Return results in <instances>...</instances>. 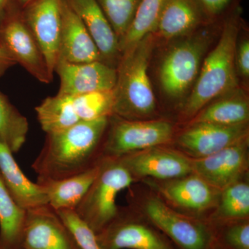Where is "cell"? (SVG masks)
<instances>
[{"instance_id":"28","label":"cell","mask_w":249,"mask_h":249,"mask_svg":"<svg viewBox=\"0 0 249 249\" xmlns=\"http://www.w3.org/2000/svg\"><path fill=\"white\" fill-rule=\"evenodd\" d=\"M70 96L80 122L109 117L114 114V89Z\"/></svg>"},{"instance_id":"13","label":"cell","mask_w":249,"mask_h":249,"mask_svg":"<svg viewBox=\"0 0 249 249\" xmlns=\"http://www.w3.org/2000/svg\"><path fill=\"white\" fill-rule=\"evenodd\" d=\"M62 0H32L22 17L43 53L53 76L58 62L62 23Z\"/></svg>"},{"instance_id":"14","label":"cell","mask_w":249,"mask_h":249,"mask_svg":"<svg viewBox=\"0 0 249 249\" xmlns=\"http://www.w3.org/2000/svg\"><path fill=\"white\" fill-rule=\"evenodd\" d=\"M22 249H80L74 236L49 204L27 210Z\"/></svg>"},{"instance_id":"36","label":"cell","mask_w":249,"mask_h":249,"mask_svg":"<svg viewBox=\"0 0 249 249\" xmlns=\"http://www.w3.org/2000/svg\"><path fill=\"white\" fill-rule=\"evenodd\" d=\"M17 1L19 6L24 8L26 7V6H27V5L32 1V0H17Z\"/></svg>"},{"instance_id":"10","label":"cell","mask_w":249,"mask_h":249,"mask_svg":"<svg viewBox=\"0 0 249 249\" xmlns=\"http://www.w3.org/2000/svg\"><path fill=\"white\" fill-rule=\"evenodd\" d=\"M248 124H190L176 139L178 150L192 160L204 158L249 139Z\"/></svg>"},{"instance_id":"16","label":"cell","mask_w":249,"mask_h":249,"mask_svg":"<svg viewBox=\"0 0 249 249\" xmlns=\"http://www.w3.org/2000/svg\"><path fill=\"white\" fill-rule=\"evenodd\" d=\"M54 71L60 77L58 94L65 96L111 90L117 80L116 68L103 61L71 63L58 60Z\"/></svg>"},{"instance_id":"9","label":"cell","mask_w":249,"mask_h":249,"mask_svg":"<svg viewBox=\"0 0 249 249\" xmlns=\"http://www.w3.org/2000/svg\"><path fill=\"white\" fill-rule=\"evenodd\" d=\"M142 181L175 209L204 219L207 211L215 208L221 193L195 173L173 179L145 178Z\"/></svg>"},{"instance_id":"21","label":"cell","mask_w":249,"mask_h":249,"mask_svg":"<svg viewBox=\"0 0 249 249\" xmlns=\"http://www.w3.org/2000/svg\"><path fill=\"white\" fill-rule=\"evenodd\" d=\"M101 160L89 170L70 178L62 179L37 178V183L45 192L49 206L55 211H75L97 177Z\"/></svg>"},{"instance_id":"34","label":"cell","mask_w":249,"mask_h":249,"mask_svg":"<svg viewBox=\"0 0 249 249\" xmlns=\"http://www.w3.org/2000/svg\"><path fill=\"white\" fill-rule=\"evenodd\" d=\"M17 0H0V27L10 18L19 12Z\"/></svg>"},{"instance_id":"11","label":"cell","mask_w":249,"mask_h":249,"mask_svg":"<svg viewBox=\"0 0 249 249\" xmlns=\"http://www.w3.org/2000/svg\"><path fill=\"white\" fill-rule=\"evenodd\" d=\"M117 160L137 181L145 178L173 179L193 173L191 159L164 145L133 152Z\"/></svg>"},{"instance_id":"38","label":"cell","mask_w":249,"mask_h":249,"mask_svg":"<svg viewBox=\"0 0 249 249\" xmlns=\"http://www.w3.org/2000/svg\"></svg>"},{"instance_id":"20","label":"cell","mask_w":249,"mask_h":249,"mask_svg":"<svg viewBox=\"0 0 249 249\" xmlns=\"http://www.w3.org/2000/svg\"><path fill=\"white\" fill-rule=\"evenodd\" d=\"M13 154L0 141V178L14 200L26 211L49 204L42 187L23 173Z\"/></svg>"},{"instance_id":"32","label":"cell","mask_w":249,"mask_h":249,"mask_svg":"<svg viewBox=\"0 0 249 249\" xmlns=\"http://www.w3.org/2000/svg\"><path fill=\"white\" fill-rule=\"evenodd\" d=\"M208 17L213 22L224 19L236 8L240 0H199Z\"/></svg>"},{"instance_id":"24","label":"cell","mask_w":249,"mask_h":249,"mask_svg":"<svg viewBox=\"0 0 249 249\" xmlns=\"http://www.w3.org/2000/svg\"><path fill=\"white\" fill-rule=\"evenodd\" d=\"M246 176L221 191L217 204L208 217V222L218 224L249 219V183Z\"/></svg>"},{"instance_id":"18","label":"cell","mask_w":249,"mask_h":249,"mask_svg":"<svg viewBox=\"0 0 249 249\" xmlns=\"http://www.w3.org/2000/svg\"><path fill=\"white\" fill-rule=\"evenodd\" d=\"M212 22L199 0H167L154 34L170 40L190 35Z\"/></svg>"},{"instance_id":"30","label":"cell","mask_w":249,"mask_h":249,"mask_svg":"<svg viewBox=\"0 0 249 249\" xmlns=\"http://www.w3.org/2000/svg\"><path fill=\"white\" fill-rule=\"evenodd\" d=\"M211 225L214 235L212 246L222 249H249V219Z\"/></svg>"},{"instance_id":"8","label":"cell","mask_w":249,"mask_h":249,"mask_svg":"<svg viewBox=\"0 0 249 249\" xmlns=\"http://www.w3.org/2000/svg\"><path fill=\"white\" fill-rule=\"evenodd\" d=\"M102 249H178L145 217L132 209H120L115 219L96 234Z\"/></svg>"},{"instance_id":"2","label":"cell","mask_w":249,"mask_h":249,"mask_svg":"<svg viewBox=\"0 0 249 249\" xmlns=\"http://www.w3.org/2000/svg\"><path fill=\"white\" fill-rule=\"evenodd\" d=\"M222 32L217 45L204 59L199 75L181 114L191 119L213 100L238 88L235 52L243 19L240 6L222 19Z\"/></svg>"},{"instance_id":"35","label":"cell","mask_w":249,"mask_h":249,"mask_svg":"<svg viewBox=\"0 0 249 249\" xmlns=\"http://www.w3.org/2000/svg\"><path fill=\"white\" fill-rule=\"evenodd\" d=\"M16 65V62L11 54L4 47L0 45V78L4 76L8 70Z\"/></svg>"},{"instance_id":"27","label":"cell","mask_w":249,"mask_h":249,"mask_svg":"<svg viewBox=\"0 0 249 249\" xmlns=\"http://www.w3.org/2000/svg\"><path fill=\"white\" fill-rule=\"evenodd\" d=\"M29 129L27 118L0 91V141L17 153L25 143Z\"/></svg>"},{"instance_id":"31","label":"cell","mask_w":249,"mask_h":249,"mask_svg":"<svg viewBox=\"0 0 249 249\" xmlns=\"http://www.w3.org/2000/svg\"><path fill=\"white\" fill-rule=\"evenodd\" d=\"M74 236L80 249H102L96 234L82 220L73 210L55 211Z\"/></svg>"},{"instance_id":"29","label":"cell","mask_w":249,"mask_h":249,"mask_svg":"<svg viewBox=\"0 0 249 249\" xmlns=\"http://www.w3.org/2000/svg\"><path fill=\"white\" fill-rule=\"evenodd\" d=\"M119 42L133 22L141 0H96Z\"/></svg>"},{"instance_id":"1","label":"cell","mask_w":249,"mask_h":249,"mask_svg":"<svg viewBox=\"0 0 249 249\" xmlns=\"http://www.w3.org/2000/svg\"><path fill=\"white\" fill-rule=\"evenodd\" d=\"M109 117H103L46 134L43 147L31 165L37 178L62 179L97 165L103 159Z\"/></svg>"},{"instance_id":"7","label":"cell","mask_w":249,"mask_h":249,"mask_svg":"<svg viewBox=\"0 0 249 249\" xmlns=\"http://www.w3.org/2000/svg\"><path fill=\"white\" fill-rule=\"evenodd\" d=\"M174 126L163 119L131 121L109 117L103 141V158L119 159L150 147L165 145L174 137Z\"/></svg>"},{"instance_id":"4","label":"cell","mask_w":249,"mask_h":249,"mask_svg":"<svg viewBox=\"0 0 249 249\" xmlns=\"http://www.w3.org/2000/svg\"><path fill=\"white\" fill-rule=\"evenodd\" d=\"M129 199L131 209L160 229L178 249H210L212 247L213 230L206 219L175 209L151 190L142 195H132Z\"/></svg>"},{"instance_id":"5","label":"cell","mask_w":249,"mask_h":249,"mask_svg":"<svg viewBox=\"0 0 249 249\" xmlns=\"http://www.w3.org/2000/svg\"><path fill=\"white\" fill-rule=\"evenodd\" d=\"M136 181L117 159L103 158L97 177L75 212L98 234L119 214V207L116 204L119 193Z\"/></svg>"},{"instance_id":"33","label":"cell","mask_w":249,"mask_h":249,"mask_svg":"<svg viewBox=\"0 0 249 249\" xmlns=\"http://www.w3.org/2000/svg\"><path fill=\"white\" fill-rule=\"evenodd\" d=\"M236 69L241 76L245 78L249 77V41L245 38L240 42L237 41L235 52Z\"/></svg>"},{"instance_id":"12","label":"cell","mask_w":249,"mask_h":249,"mask_svg":"<svg viewBox=\"0 0 249 249\" xmlns=\"http://www.w3.org/2000/svg\"><path fill=\"white\" fill-rule=\"evenodd\" d=\"M0 45L41 83H52L53 76L43 53L20 12L9 18L0 27Z\"/></svg>"},{"instance_id":"17","label":"cell","mask_w":249,"mask_h":249,"mask_svg":"<svg viewBox=\"0 0 249 249\" xmlns=\"http://www.w3.org/2000/svg\"><path fill=\"white\" fill-rule=\"evenodd\" d=\"M58 60L71 63L103 61L89 31L67 0L62 1Z\"/></svg>"},{"instance_id":"22","label":"cell","mask_w":249,"mask_h":249,"mask_svg":"<svg viewBox=\"0 0 249 249\" xmlns=\"http://www.w3.org/2000/svg\"><path fill=\"white\" fill-rule=\"evenodd\" d=\"M249 101L243 89L237 88L205 106L191 120V124L235 125L248 124Z\"/></svg>"},{"instance_id":"25","label":"cell","mask_w":249,"mask_h":249,"mask_svg":"<svg viewBox=\"0 0 249 249\" xmlns=\"http://www.w3.org/2000/svg\"><path fill=\"white\" fill-rule=\"evenodd\" d=\"M36 111L39 124L46 134L58 132L80 123L70 96L57 93L46 98L36 107Z\"/></svg>"},{"instance_id":"6","label":"cell","mask_w":249,"mask_h":249,"mask_svg":"<svg viewBox=\"0 0 249 249\" xmlns=\"http://www.w3.org/2000/svg\"><path fill=\"white\" fill-rule=\"evenodd\" d=\"M213 22L187 36L186 39L174 46L165 55L160 65V78L167 96L181 97L196 81L211 45Z\"/></svg>"},{"instance_id":"37","label":"cell","mask_w":249,"mask_h":249,"mask_svg":"<svg viewBox=\"0 0 249 249\" xmlns=\"http://www.w3.org/2000/svg\"><path fill=\"white\" fill-rule=\"evenodd\" d=\"M210 249H222L220 248H218L217 247H214V246H212Z\"/></svg>"},{"instance_id":"3","label":"cell","mask_w":249,"mask_h":249,"mask_svg":"<svg viewBox=\"0 0 249 249\" xmlns=\"http://www.w3.org/2000/svg\"><path fill=\"white\" fill-rule=\"evenodd\" d=\"M155 35L148 34L129 52L121 55L114 88V115L131 121L150 120L157 105L147 68Z\"/></svg>"},{"instance_id":"26","label":"cell","mask_w":249,"mask_h":249,"mask_svg":"<svg viewBox=\"0 0 249 249\" xmlns=\"http://www.w3.org/2000/svg\"><path fill=\"white\" fill-rule=\"evenodd\" d=\"M167 0H141L133 22L119 42L121 55L129 52L148 34L155 32Z\"/></svg>"},{"instance_id":"19","label":"cell","mask_w":249,"mask_h":249,"mask_svg":"<svg viewBox=\"0 0 249 249\" xmlns=\"http://www.w3.org/2000/svg\"><path fill=\"white\" fill-rule=\"evenodd\" d=\"M89 31L103 62L117 67L121 57L119 40L96 0H67Z\"/></svg>"},{"instance_id":"15","label":"cell","mask_w":249,"mask_h":249,"mask_svg":"<svg viewBox=\"0 0 249 249\" xmlns=\"http://www.w3.org/2000/svg\"><path fill=\"white\" fill-rule=\"evenodd\" d=\"M249 139L204 158L191 160L193 173L222 191L248 174Z\"/></svg>"},{"instance_id":"23","label":"cell","mask_w":249,"mask_h":249,"mask_svg":"<svg viewBox=\"0 0 249 249\" xmlns=\"http://www.w3.org/2000/svg\"><path fill=\"white\" fill-rule=\"evenodd\" d=\"M26 217L0 178V249H22Z\"/></svg>"}]
</instances>
